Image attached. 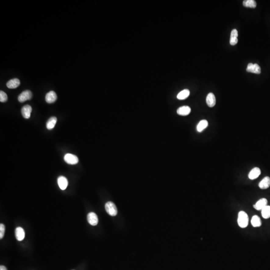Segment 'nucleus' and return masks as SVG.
<instances>
[{"mask_svg": "<svg viewBox=\"0 0 270 270\" xmlns=\"http://www.w3.org/2000/svg\"><path fill=\"white\" fill-rule=\"evenodd\" d=\"M249 223V217L248 215L244 211H240L238 214V225L242 228L247 227Z\"/></svg>", "mask_w": 270, "mask_h": 270, "instance_id": "nucleus-1", "label": "nucleus"}, {"mask_svg": "<svg viewBox=\"0 0 270 270\" xmlns=\"http://www.w3.org/2000/svg\"><path fill=\"white\" fill-rule=\"evenodd\" d=\"M105 209L106 212L110 216H115L118 214V210L116 205L114 203L112 202H108L105 205Z\"/></svg>", "mask_w": 270, "mask_h": 270, "instance_id": "nucleus-2", "label": "nucleus"}, {"mask_svg": "<svg viewBox=\"0 0 270 270\" xmlns=\"http://www.w3.org/2000/svg\"><path fill=\"white\" fill-rule=\"evenodd\" d=\"M32 97V93L29 90H26L23 92L18 97V101L21 103H23L26 101L29 100Z\"/></svg>", "mask_w": 270, "mask_h": 270, "instance_id": "nucleus-3", "label": "nucleus"}, {"mask_svg": "<svg viewBox=\"0 0 270 270\" xmlns=\"http://www.w3.org/2000/svg\"><path fill=\"white\" fill-rule=\"evenodd\" d=\"M65 161L69 164H77L79 162V159L75 155L71 154H67L64 157Z\"/></svg>", "mask_w": 270, "mask_h": 270, "instance_id": "nucleus-4", "label": "nucleus"}, {"mask_svg": "<svg viewBox=\"0 0 270 270\" xmlns=\"http://www.w3.org/2000/svg\"><path fill=\"white\" fill-rule=\"evenodd\" d=\"M246 71L248 72L252 73L254 74H260L261 73V68L257 64L249 63L247 68Z\"/></svg>", "mask_w": 270, "mask_h": 270, "instance_id": "nucleus-5", "label": "nucleus"}, {"mask_svg": "<svg viewBox=\"0 0 270 270\" xmlns=\"http://www.w3.org/2000/svg\"><path fill=\"white\" fill-rule=\"evenodd\" d=\"M87 220L90 224L92 226L97 225L99 221L97 215L94 212H91L88 214Z\"/></svg>", "mask_w": 270, "mask_h": 270, "instance_id": "nucleus-6", "label": "nucleus"}, {"mask_svg": "<svg viewBox=\"0 0 270 270\" xmlns=\"http://www.w3.org/2000/svg\"><path fill=\"white\" fill-rule=\"evenodd\" d=\"M268 201L265 198H262L259 200L253 207L257 210H262L264 208L267 206Z\"/></svg>", "mask_w": 270, "mask_h": 270, "instance_id": "nucleus-7", "label": "nucleus"}, {"mask_svg": "<svg viewBox=\"0 0 270 270\" xmlns=\"http://www.w3.org/2000/svg\"><path fill=\"white\" fill-rule=\"evenodd\" d=\"M206 103L209 107L212 108L214 107L215 105H216V100L214 94L210 93L208 94L206 98Z\"/></svg>", "mask_w": 270, "mask_h": 270, "instance_id": "nucleus-8", "label": "nucleus"}, {"mask_svg": "<svg viewBox=\"0 0 270 270\" xmlns=\"http://www.w3.org/2000/svg\"><path fill=\"white\" fill-rule=\"evenodd\" d=\"M32 110V108L31 106L27 105L24 106L22 108L21 113L24 118L29 119L31 117V113Z\"/></svg>", "mask_w": 270, "mask_h": 270, "instance_id": "nucleus-9", "label": "nucleus"}, {"mask_svg": "<svg viewBox=\"0 0 270 270\" xmlns=\"http://www.w3.org/2000/svg\"><path fill=\"white\" fill-rule=\"evenodd\" d=\"M57 99V96L54 91H51L46 94L45 100L48 103H54Z\"/></svg>", "mask_w": 270, "mask_h": 270, "instance_id": "nucleus-10", "label": "nucleus"}, {"mask_svg": "<svg viewBox=\"0 0 270 270\" xmlns=\"http://www.w3.org/2000/svg\"><path fill=\"white\" fill-rule=\"evenodd\" d=\"M15 236L18 241L23 240L25 237V233L24 229L21 227H17L15 230Z\"/></svg>", "mask_w": 270, "mask_h": 270, "instance_id": "nucleus-11", "label": "nucleus"}, {"mask_svg": "<svg viewBox=\"0 0 270 270\" xmlns=\"http://www.w3.org/2000/svg\"><path fill=\"white\" fill-rule=\"evenodd\" d=\"M58 184L61 189L65 190L68 186V182L65 177L64 176H60L58 178Z\"/></svg>", "mask_w": 270, "mask_h": 270, "instance_id": "nucleus-12", "label": "nucleus"}, {"mask_svg": "<svg viewBox=\"0 0 270 270\" xmlns=\"http://www.w3.org/2000/svg\"><path fill=\"white\" fill-rule=\"evenodd\" d=\"M191 109L189 106H182L177 110L178 114L181 116H187L191 113Z\"/></svg>", "mask_w": 270, "mask_h": 270, "instance_id": "nucleus-13", "label": "nucleus"}, {"mask_svg": "<svg viewBox=\"0 0 270 270\" xmlns=\"http://www.w3.org/2000/svg\"><path fill=\"white\" fill-rule=\"evenodd\" d=\"M261 173V172L259 168H254L250 171L248 177L250 180H254L255 179L257 178L260 175Z\"/></svg>", "mask_w": 270, "mask_h": 270, "instance_id": "nucleus-14", "label": "nucleus"}, {"mask_svg": "<svg viewBox=\"0 0 270 270\" xmlns=\"http://www.w3.org/2000/svg\"><path fill=\"white\" fill-rule=\"evenodd\" d=\"M238 32L236 29H233L232 31L230 37V43L232 46L236 45L238 43Z\"/></svg>", "mask_w": 270, "mask_h": 270, "instance_id": "nucleus-15", "label": "nucleus"}, {"mask_svg": "<svg viewBox=\"0 0 270 270\" xmlns=\"http://www.w3.org/2000/svg\"><path fill=\"white\" fill-rule=\"evenodd\" d=\"M20 85V81L18 79L15 78L10 80L7 83V86L9 89H15L18 87Z\"/></svg>", "mask_w": 270, "mask_h": 270, "instance_id": "nucleus-16", "label": "nucleus"}, {"mask_svg": "<svg viewBox=\"0 0 270 270\" xmlns=\"http://www.w3.org/2000/svg\"><path fill=\"white\" fill-rule=\"evenodd\" d=\"M259 186L261 189H267L270 186V178L265 177L259 183Z\"/></svg>", "mask_w": 270, "mask_h": 270, "instance_id": "nucleus-17", "label": "nucleus"}, {"mask_svg": "<svg viewBox=\"0 0 270 270\" xmlns=\"http://www.w3.org/2000/svg\"><path fill=\"white\" fill-rule=\"evenodd\" d=\"M57 119L55 117H52L49 119L46 123V127L48 130L53 129L55 126Z\"/></svg>", "mask_w": 270, "mask_h": 270, "instance_id": "nucleus-18", "label": "nucleus"}, {"mask_svg": "<svg viewBox=\"0 0 270 270\" xmlns=\"http://www.w3.org/2000/svg\"><path fill=\"white\" fill-rule=\"evenodd\" d=\"M208 122L206 120H201L197 126V130L198 132H202L204 130L208 127Z\"/></svg>", "mask_w": 270, "mask_h": 270, "instance_id": "nucleus-19", "label": "nucleus"}, {"mask_svg": "<svg viewBox=\"0 0 270 270\" xmlns=\"http://www.w3.org/2000/svg\"><path fill=\"white\" fill-rule=\"evenodd\" d=\"M190 93V92L189 90L185 89L184 90H182L177 95V99L180 100H185L189 96Z\"/></svg>", "mask_w": 270, "mask_h": 270, "instance_id": "nucleus-20", "label": "nucleus"}, {"mask_svg": "<svg viewBox=\"0 0 270 270\" xmlns=\"http://www.w3.org/2000/svg\"><path fill=\"white\" fill-rule=\"evenodd\" d=\"M251 224L254 227H260L262 225V222L260 218L257 215H254L251 220Z\"/></svg>", "mask_w": 270, "mask_h": 270, "instance_id": "nucleus-21", "label": "nucleus"}, {"mask_svg": "<svg viewBox=\"0 0 270 270\" xmlns=\"http://www.w3.org/2000/svg\"><path fill=\"white\" fill-rule=\"evenodd\" d=\"M243 4L244 7L251 8H255L257 6L256 2L254 0H245Z\"/></svg>", "mask_w": 270, "mask_h": 270, "instance_id": "nucleus-22", "label": "nucleus"}, {"mask_svg": "<svg viewBox=\"0 0 270 270\" xmlns=\"http://www.w3.org/2000/svg\"><path fill=\"white\" fill-rule=\"evenodd\" d=\"M262 217L264 219H269L270 218V206H267L264 208L262 210Z\"/></svg>", "mask_w": 270, "mask_h": 270, "instance_id": "nucleus-23", "label": "nucleus"}, {"mask_svg": "<svg viewBox=\"0 0 270 270\" xmlns=\"http://www.w3.org/2000/svg\"><path fill=\"white\" fill-rule=\"evenodd\" d=\"M8 100V97L6 93L2 91H0V102L4 103L6 102Z\"/></svg>", "mask_w": 270, "mask_h": 270, "instance_id": "nucleus-24", "label": "nucleus"}, {"mask_svg": "<svg viewBox=\"0 0 270 270\" xmlns=\"http://www.w3.org/2000/svg\"><path fill=\"white\" fill-rule=\"evenodd\" d=\"M5 233V226L3 224H0V239H2L4 237Z\"/></svg>", "mask_w": 270, "mask_h": 270, "instance_id": "nucleus-25", "label": "nucleus"}, {"mask_svg": "<svg viewBox=\"0 0 270 270\" xmlns=\"http://www.w3.org/2000/svg\"><path fill=\"white\" fill-rule=\"evenodd\" d=\"M0 270H7V269L6 267L1 265V266H0Z\"/></svg>", "mask_w": 270, "mask_h": 270, "instance_id": "nucleus-26", "label": "nucleus"}]
</instances>
